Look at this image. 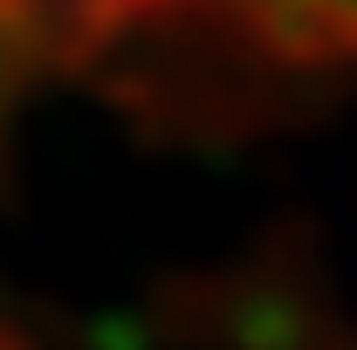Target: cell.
Returning <instances> with one entry per match:
<instances>
[{
  "instance_id": "obj_1",
  "label": "cell",
  "mask_w": 357,
  "mask_h": 350,
  "mask_svg": "<svg viewBox=\"0 0 357 350\" xmlns=\"http://www.w3.org/2000/svg\"><path fill=\"white\" fill-rule=\"evenodd\" d=\"M0 350H35V337H28L21 323H0Z\"/></svg>"
}]
</instances>
